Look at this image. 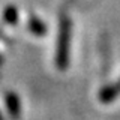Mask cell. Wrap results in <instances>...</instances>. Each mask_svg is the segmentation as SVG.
<instances>
[{
  "label": "cell",
  "mask_w": 120,
  "mask_h": 120,
  "mask_svg": "<svg viewBox=\"0 0 120 120\" xmlns=\"http://www.w3.org/2000/svg\"><path fill=\"white\" fill-rule=\"evenodd\" d=\"M30 30H32L35 35L42 36L45 33V26L42 24L41 20H38V18H32V20H30Z\"/></svg>",
  "instance_id": "277c9868"
},
{
  "label": "cell",
  "mask_w": 120,
  "mask_h": 120,
  "mask_svg": "<svg viewBox=\"0 0 120 120\" xmlns=\"http://www.w3.org/2000/svg\"><path fill=\"white\" fill-rule=\"evenodd\" d=\"M6 105H8V110H9V114L17 120L20 117V101L15 93H8L6 95Z\"/></svg>",
  "instance_id": "7a4b0ae2"
},
{
  "label": "cell",
  "mask_w": 120,
  "mask_h": 120,
  "mask_svg": "<svg viewBox=\"0 0 120 120\" xmlns=\"http://www.w3.org/2000/svg\"><path fill=\"white\" fill-rule=\"evenodd\" d=\"M5 20L9 22V24H15V21H17V9H15L14 6H9L6 9L5 12Z\"/></svg>",
  "instance_id": "5b68a950"
},
{
  "label": "cell",
  "mask_w": 120,
  "mask_h": 120,
  "mask_svg": "<svg viewBox=\"0 0 120 120\" xmlns=\"http://www.w3.org/2000/svg\"><path fill=\"white\" fill-rule=\"evenodd\" d=\"M0 120H3V117H2V114H0Z\"/></svg>",
  "instance_id": "8992f818"
},
{
  "label": "cell",
  "mask_w": 120,
  "mask_h": 120,
  "mask_svg": "<svg viewBox=\"0 0 120 120\" xmlns=\"http://www.w3.org/2000/svg\"><path fill=\"white\" fill-rule=\"evenodd\" d=\"M69 44H71V22L66 17L60 20L57 52H56V63L59 69H65L69 60Z\"/></svg>",
  "instance_id": "6da1fadb"
},
{
  "label": "cell",
  "mask_w": 120,
  "mask_h": 120,
  "mask_svg": "<svg viewBox=\"0 0 120 120\" xmlns=\"http://www.w3.org/2000/svg\"><path fill=\"white\" fill-rule=\"evenodd\" d=\"M119 92H120V81L116 86H112V87H108V89L102 90V93H101V101H102V102H110L111 99L116 98V95H117Z\"/></svg>",
  "instance_id": "3957f363"
}]
</instances>
